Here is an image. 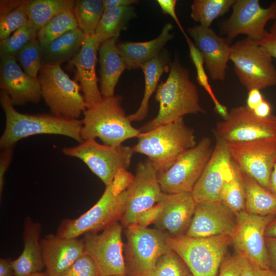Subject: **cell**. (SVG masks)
Listing matches in <instances>:
<instances>
[{
    "label": "cell",
    "mask_w": 276,
    "mask_h": 276,
    "mask_svg": "<svg viewBox=\"0 0 276 276\" xmlns=\"http://www.w3.org/2000/svg\"><path fill=\"white\" fill-rule=\"evenodd\" d=\"M155 99L159 103L158 113L139 129L141 132L172 123L186 114L205 112L196 86L190 79L189 72L177 55L169 64L166 80L158 85Z\"/></svg>",
    "instance_id": "1"
},
{
    "label": "cell",
    "mask_w": 276,
    "mask_h": 276,
    "mask_svg": "<svg viewBox=\"0 0 276 276\" xmlns=\"http://www.w3.org/2000/svg\"><path fill=\"white\" fill-rule=\"evenodd\" d=\"M133 176L127 170H121L106 186L98 201L78 218L62 220L56 235L62 238H78L86 234L103 231L121 220L126 205V189Z\"/></svg>",
    "instance_id": "2"
},
{
    "label": "cell",
    "mask_w": 276,
    "mask_h": 276,
    "mask_svg": "<svg viewBox=\"0 0 276 276\" xmlns=\"http://www.w3.org/2000/svg\"><path fill=\"white\" fill-rule=\"evenodd\" d=\"M0 103L5 116V127L0 138L1 149L13 148L21 139L37 134H57L79 142L83 140L82 120L70 119L53 114H30L20 112L14 107L8 95L1 91Z\"/></svg>",
    "instance_id": "3"
},
{
    "label": "cell",
    "mask_w": 276,
    "mask_h": 276,
    "mask_svg": "<svg viewBox=\"0 0 276 276\" xmlns=\"http://www.w3.org/2000/svg\"><path fill=\"white\" fill-rule=\"evenodd\" d=\"M137 139L134 152L146 155L158 172L167 170L182 153L197 144L193 130L186 125L183 118L140 132Z\"/></svg>",
    "instance_id": "4"
},
{
    "label": "cell",
    "mask_w": 276,
    "mask_h": 276,
    "mask_svg": "<svg viewBox=\"0 0 276 276\" xmlns=\"http://www.w3.org/2000/svg\"><path fill=\"white\" fill-rule=\"evenodd\" d=\"M122 97H103L83 112L81 132L83 140L98 138L106 145L117 147L126 140L137 137L134 128L121 106Z\"/></svg>",
    "instance_id": "5"
},
{
    "label": "cell",
    "mask_w": 276,
    "mask_h": 276,
    "mask_svg": "<svg viewBox=\"0 0 276 276\" xmlns=\"http://www.w3.org/2000/svg\"><path fill=\"white\" fill-rule=\"evenodd\" d=\"M37 78L41 97L52 114L78 119L87 109L81 86L69 77L60 64L42 63Z\"/></svg>",
    "instance_id": "6"
},
{
    "label": "cell",
    "mask_w": 276,
    "mask_h": 276,
    "mask_svg": "<svg viewBox=\"0 0 276 276\" xmlns=\"http://www.w3.org/2000/svg\"><path fill=\"white\" fill-rule=\"evenodd\" d=\"M167 241L193 276H217L232 242L231 238L226 236L196 238L185 235L169 236Z\"/></svg>",
    "instance_id": "7"
},
{
    "label": "cell",
    "mask_w": 276,
    "mask_h": 276,
    "mask_svg": "<svg viewBox=\"0 0 276 276\" xmlns=\"http://www.w3.org/2000/svg\"><path fill=\"white\" fill-rule=\"evenodd\" d=\"M230 60L240 82L248 91L276 85V68L272 57L263 47L248 37L231 45Z\"/></svg>",
    "instance_id": "8"
},
{
    "label": "cell",
    "mask_w": 276,
    "mask_h": 276,
    "mask_svg": "<svg viewBox=\"0 0 276 276\" xmlns=\"http://www.w3.org/2000/svg\"><path fill=\"white\" fill-rule=\"evenodd\" d=\"M125 262L126 274L145 276L163 255L171 250L167 244L169 236L157 228L136 224L126 227Z\"/></svg>",
    "instance_id": "9"
},
{
    "label": "cell",
    "mask_w": 276,
    "mask_h": 276,
    "mask_svg": "<svg viewBox=\"0 0 276 276\" xmlns=\"http://www.w3.org/2000/svg\"><path fill=\"white\" fill-rule=\"evenodd\" d=\"M62 152L66 156L83 161L105 186L121 170H127L134 153L132 147L101 144L95 139L83 140L77 146L64 147Z\"/></svg>",
    "instance_id": "10"
},
{
    "label": "cell",
    "mask_w": 276,
    "mask_h": 276,
    "mask_svg": "<svg viewBox=\"0 0 276 276\" xmlns=\"http://www.w3.org/2000/svg\"><path fill=\"white\" fill-rule=\"evenodd\" d=\"M213 150L210 137H203L195 146L182 153L169 169L158 172L162 192L166 194L191 192Z\"/></svg>",
    "instance_id": "11"
},
{
    "label": "cell",
    "mask_w": 276,
    "mask_h": 276,
    "mask_svg": "<svg viewBox=\"0 0 276 276\" xmlns=\"http://www.w3.org/2000/svg\"><path fill=\"white\" fill-rule=\"evenodd\" d=\"M214 134L227 143L276 139V116L261 118L246 105L233 107L226 118L217 123Z\"/></svg>",
    "instance_id": "12"
},
{
    "label": "cell",
    "mask_w": 276,
    "mask_h": 276,
    "mask_svg": "<svg viewBox=\"0 0 276 276\" xmlns=\"http://www.w3.org/2000/svg\"><path fill=\"white\" fill-rule=\"evenodd\" d=\"M122 229V225L117 222L105 228L100 234L83 235L85 252L94 260L100 276L126 274Z\"/></svg>",
    "instance_id": "13"
},
{
    "label": "cell",
    "mask_w": 276,
    "mask_h": 276,
    "mask_svg": "<svg viewBox=\"0 0 276 276\" xmlns=\"http://www.w3.org/2000/svg\"><path fill=\"white\" fill-rule=\"evenodd\" d=\"M232 8L231 15L220 29V33L230 41L241 34L255 42L261 41L266 32V25L276 17V1L263 8L258 0H236Z\"/></svg>",
    "instance_id": "14"
},
{
    "label": "cell",
    "mask_w": 276,
    "mask_h": 276,
    "mask_svg": "<svg viewBox=\"0 0 276 276\" xmlns=\"http://www.w3.org/2000/svg\"><path fill=\"white\" fill-rule=\"evenodd\" d=\"M216 139L212 155L191 192L196 203H221L222 190L233 177V162L228 145Z\"/></svg>",
    "instance_id": "15"
},
{
    "label": "cell",
    "mask_w": 276,
    "mask_h": 276,
    "mask_svg": "<svg viewBox=\"0 0 276 276\" xmlns=\"http://www.w3.org/2000/svg\"><path fill=\"white\" fill-rule=\"evenodd\" d=\"M236 216V225L231 238L238 254L264 269H270L265 233L275 216L250 215L245 211Z\"/></svg>",
    "instance_id": "16"
},
{
    "label": "cell",
    "mask_w": 276,
    "mask_h": 276,
    "mask_svg": "<svg viewBox=\"0 0 276 276\" xmlns=\"http://www.w3.org/2000/svg\"><path fill=\"white\" fill-rule=\"evenodd\" d=\"M227 144L232 159L241 171L268 189L276 159V139Z\"/></svg>",
    "instance_id": "17"
},
{
    "label": "cell",
    "mask_w": 276,
    "mask_h": 276,
    "mask_svg": "<svg viewBox=\"0 0 276 276\" xmlns=\"http://www.w3.org/2000/svg\"><path fill=\"white\" fill-rule=\"evenodd\" d=\"M127 201L122 224L127 227L134 223L142 212L157 203L163 194L158 172L147 158L137 165L133 178L126 189Z\"/></svg>",
    "instance_id": "18"
},
{
    "label": "cell",
    "mask_w": 276,
    "mask_h": 276,
    "mask_svg": "<svg viewBox=\"0 0 276 276\" xmlns=\"http://www.w3.org/2000/svg\"><path fill=\"white\" fill-rule=\"evenodd\" d=\"M236 214L221 203H197L185 235L200 238L218 236L232 237L236 225Z\"/></svg>",
    "instance_id": "19"
},
{
    "label": "cell",
    "mask_w": 276,
    "mask_h": 276,
    "mask_svg": "<svg viewBox=\"0 0 276 276\" xmlns=\"http://www.w3.org/2000/svg\"><path fill=\"white\" fill-rule=\"evenodd\" d=\"M0 56L1 91L8 95L13 105L38 102L42 97L38 78L25 73L14 57Z\"/></svg>",
    "instance_id": "20"
},
{
    "label": "cell",
    "mask_w": 276,
    "mask_h": 276,
    "mask_svg": "<svg viewBox=\"0 0 276 276\" xmlns=\"http://www.w3.org/2000/svg\"><path fill=\"white\" fill-rule=\"evenodd\" d=\"M187 31L203 56L211 78L213 80H224L227 64L230 60L231 41L226 37L217 35L211 28L200 25L190 27Z\"/></svg>",
    "instance_id": "21"
},
{
    "label": "cell",
    "mask_w": 276,
    "mask_h": 276,
    "mask_svg": "<svg viewBox=\"0 0 276 276\" xmlns=\"http://www.w3.org/2000/svg\"><path fill=\"white\" fill-rule=\"evenodd\" d=\"M158 203L162 211L154 223L156 228L171 237L185 235L197 204L192 193H163Z\"/></svg>",
    "instance_id": "22"
},
{
    "label": "cell",
    "mask_w": 276,
    "mask_h": 276,
    "mask_svg": "<svg viewBox=\"0 0 276 276\" xmlns=\"http://www.w3.org/2000/svg\"><path fill=\"white\" fill-rule=\"evenodd\" d=\"M40 244L48 276H62L85 252L82 239L66 238L50 234L41 239Z\"/></svg>",
    "instance_id": "23"
},
{
    "label": "cell",
    "mask_w": 276,
    "mask_h": 276,
    "mask_svg": "<svg viewBox=\"0 0 276 276\" xmlns=\"http://www.w3.org/2000/svg\"><path fill=\"white\" fill-rule=\"evenodd\" d=\"M101 44L95 34L86 37L79 52L70 61V64L76 69L87 108L97 104L103 98L96 72L97 53Z\"/></svg>",
    "instance_id": "24"
},
{
    "label": "cell",
    "mask_w": 276,
    "mask_h": 276,
    "mask_svg": "<svg viewBox=\"0 0 276 276\" xmlns=\"http://www.w3.org/2000/svg\"><path fill=\"white\" fill-rule=\"evenodd\" d=\"M41 224L27 217L23 232L24 249L13 260L14 276H28L41 272L45 267L40 244Z\"/></svg>",
    "instance_id": "25"
},
{
    "label": "cell",
    "mask_w": 276,
    "mask_h": 276,
    "mask_svg": "<svg viewBox=\"0 0 276 276\" xmlns=\"http://www.w3.org/2000/svg\"><path fill=\"white\" fill-rule=\"evenodd\" d=\"M173 26L166 24L156 38L145 42H125L118 44L119 52L123 59L126 69L141 68L145 63L154 58L162 51L164 47L174 37L171 33Z\"/></svg>",
    "instance_id": "26"
},
{
    "label": "cell",
    "mask_w": 276,
    "mask_h": 276,
    "mask_svg": "<svg viewBox=\"0 0 276 276\" xmlns=\"http://www.w3.org/2000/svg\"><path fill=\"white\" fill-rule=\"evenodd\" d=\"M116 38L101 43L99 50L100 91L103 97L114 96L116 86L124 71L126 64L116 44Z\"/></svg>",
    "instance_id": "27"
},
{
    "label": "cell",
    "mask_w": 276,
    "mask_h": 276,
    "mask_svg": "<svg viewBox=\"0 0 276 276\" xmlns=\"http://www.w3.org/2000/svg\"><path fill=\"white\" fill-rule=\"evenodd\" d=\"M169 55L167 51H163L154 58L143 64V70L145 78V90L143 98L138 109L127 116L131 122H139L144 120L148 112L149 100L158 86V81L165 72L169 71Z\"/></svg>",
    "instance_id": "28"
},
{
    "label": "cell",
    "mask_w": 276,
    "mask_h": 276,
    "mask_svg": "<svg viewBox=\"0 0 276 276\" xmlns=\"http://www.w3.org/2000/svg\"><path fill=\"white\" fill-rule=\"evenodd\" d=\"M86 36L78 28L41 48L42 63L61 64L71 60L81 49Z\"/></svg>",
    "instance_id": "29"
},
{
    "label": "cell",
    "mask_w": 276,
    "mask_h": 276,
    "mask_svg": "<svg viewBox=\"0 0 276 276\" xmlns=\"http://www.w3.org/2000/svg\"><path fill=\"white\" fill-rule=\"evenodd\" d=\"M242 173L246 213L262 216H275L276 196L252 177L243 172Z\"/></svg>",
    "instance_id": "30"
},
{
    "label": "cell",
    "mask_w": 276,
    "mask_h": 276,
    "mask_svg": "<svg viewBox=\"0 0 276 276\" xmlns=\"http://www.w3.org/2000/svg\"><path fill=\"white\" fill-rule=\"evenodd\" d=\"M136 17L132 6L119 7L103 12L95 31L101 43L117 39L122 31L127 29L129 21Z\"/></svg>",
    "instance_id": "31"
},
{
    "label": "cell",
    "mask_w": 276,
    "mask_h": 276,
    "mask_svg": "<svg viewBox=\"0 0 276 276\" xmlns=\"http://www.w3.org/2000/svg\"><path fill=\"white\" fill-rule=\"evenodd\" d=\"M75 1L27 0L28 20L39 31L56 15L66 10H73Z\"/></svg>",
    "instance_id": "32"
},
{
    "label": "cell",
    "mask_w": 276,
    "mask_h": 276,
    "mask_svg": "<svg viewBox=\"0 0 276 276\" xmlns=\"http://www.w3.org/2000/svg\"><path fill=\"white\" fill-rule=\"evenodd\" d=\"M0 40L8 38L12 33L28 20L26 1H0Z\"/></svg>",
    "instance_id": "33"
},
{
    "label": "cell",
    "mask_w": 276,
    "mask_h": 276,
    "mask_svg": "<svg viewBox=\"0 0 276 276\" xmlns=\"http://www.w3.org/2000/svg\"><path fill=\"white\" fill-rule=\"evenodd\" d=\"M102 0H77L75 1L73 12L78 28L86 37L95 34L99 22L103 13Z\"/></svg>",
    "instance_id": "34"
},
{
    "label": "cell",
    "mask_w": 276,
    "mask_h": 276,
    "mask_svg": "<svg viewBox=\"0 0 276 276\" xmlns=\"http://www.w3.org/2000/svg\"><path fill=\"white\" fill-rule=\"evenodd\" d=\"M236 0H194L191 5V17L200 25L210 28L213 21L225 14Z\"/></svg>",
    "instance_id": "35"
},
{
    "label": "cell",
    "mask_w": 276,
    "mask_h": 276,
    "mask_svg": "<svg viewBox=\"0 0 276 276\" xmlns=\"http://www.w3.org/2000/svg\"><path fill=\"white\" fill-rule=\"evenodd\" d=\"M78 28L73 10L59 13L50 19L37 33V39L41 47L67 33Z\"/></svg>",
    "instance_id": "36"
},
{
    "label": "cell",
    "mask_w": 276,
    "mask_h": 276,
    "mask_svg": "<svg viewBox=\"0 0 276 276\" xmlns=\"http://www.w3.org/2000/svg\"><path fill=\"white\" fill-rule=\"evenodd\" d=\"M233 178L224 187L220 196V202L236 215L245 211V188L241 170L233 161Z\"/></svg>",
    "instance_id": "37"
},
{
    "label": "cell",
    "mask_w": 276,
    "mask_h": 276,
    "mask_svg": "<svg viewBox=\"0 0 276 276\" xmlns=\"http://www.w3.org/2000/svg\"><path fill=\"white\" fill-rule=\"evenodd\" d=\"M186 41L189 48V54L191 61L193 63L196 71V79L200 85L203 87L210 95L213 101L216 112L218 113L223 119H225L228 116L229 111L227 107L220 103L215 95L212 88L210 85L208 76L205 71L204 61L203 56L188 36L186 37Z\"/></svg>",
    "instance_id": "38"
},
{
    "label": "cell",
    "mask_w": 276,
    "mask_h": 276,
    "mask_svg": "<svg viewBox=\"0 0 276 276\" xmlns=\"http://www.w3.org/2000/svg\"><path fill=\"white\" fill-rule=\"evenodd\" d=\"M15 58L25 73L31 77L37 78L42 65L41 47L37 38L28 42Z\"/></svg>",
    "instance_id": "39"
},
{
    "label": "cell",
    "mask_w": 276,
    "mask_h": 276,
    "mask_svg": "<svg viewBox=\"0 0 276 276\" xmlns=\"http://www.w3.org/2000/svg\"><path fill=\"white\" fill-rule=\"evenodd\" d=\"M38 30L29 21L6 39L0 41V55L15 57L28 42L37 38Z\"/></svg>",
    "instance_id": "40"
},
{
    "label": "cell",
    "mask_w": 276,
    "mask_h": 276,
    "mask_svg": "<svg viewBox=\"0 0 276 276\" xmlns=\"http://www.w3.org/2000/svg\"><path fill=\"white\" fill-rule=\"evenodd\" d=\"M190 271L180 257L172 250L163 255L145 276H188Z\"/></svg>",
    "instance_id": "41"
},
{
    "label": "cell",
    "mask_w": 276,
    "mask_h": 276,
    "mask_svg": "<svg viewBox=\"0 0 276 276\" xmlns=\"http://www.w3.org/2000/svg\"><path fill=\"white\" fill-rule=\"evenodd\" d=\"M62 276H100L96 263L84 253L72 265Z\"/></svg>",
    "instance_id": "42"
},
{
    "label": "cell",
    "mask_w": 276,
    "mask_h": 276,
    "mask_svg": "<svg viewBox=\"0 0 276 276\" xmlns=\"http://www.w3.org/2000/svg\"><path fill=\"white\" fill-rule=\"evenodd\" d=\"M245 258L237 254L226 256L223 261L218 276H240Z\"/></svg>",
    "instance_id": "43"
},
{
    "label": "cell",
    "mask_w": 276,
    "mask_h": 276,
    "mask_svg": "<svg viewBox=\"0 0 276 276\" xmlns=\"http://www.w3.org/2000/svg\"><path fill=\"white\" fill-rule=\"evenodd\" d=\"M162 211V206L157 203L153 206L140 213L136 217L134 224L143 227H147L155 222Z\"/></svg>",
    "instance_id": "44"
},
{
    "label": "cell",
    "mask_w": 276,
    "mask_h": 276,
    "mask_svg": "<svg viewBox=\"0 0 276 276\" xmlns=\"http://www.w3.org/2000/svg\"><path fill=\"white\" fill-rule=\"evenodd\" d=\"M13 148L2 149L0 154V197L1 200L3 191L5 175L12 159Z\"/></svg>",
    "instance_id": "45"
},
{
    "label": "cell",
    "mask_w": 276,
    "mask_h": 276,
    "mask_svg": "<svg viewBox=\"0 0 276 276\" xmlns=\"http://www.w3.org/2000/svg\"><path fill=\"white\" fill-rule=\"evenodd\" d=\"M157 4L160 7L162 12L164 14L170 15L175 21L185 37L188 36L184 31L180 22L178 18L176 11L175 7L177 3L176 0H157Z\"/></svg>",
    "instance_id": "46"
},
{
    "label": "cell",
    "mask_w": 276,
    "mask_h": 276,
    "mask_svg": "<svg viewBox=\"0 0 276 276\" xmlns=\"http://www.w3.org/2000/svg\"><path fill=\"white\" fill-rule=\"evenodd\" d=\"M240 276H267V270L245 258Z\"/></svg>",
    "instance_id": "47"
},
{
    "label": "cell",
    "mask_w": 276,
    "mask_h": 276,
    "mask_svg": "<svg viewBox=\"0 0 276 276\" xmlns=\"http://www.w3.org/2000/svg\"><path fill=\"white\" fill-rule=\"evenodd\" d=\"M270 270L276 273V238L265 237Z\"/></svg>",
    "instance_id": "48"
},
{
    "label": "cell",
    "mask_w": 276,
    "mask_h": 276,
    "mask_svg": "<svg viewBox=\"0 0 276 276\" xmlns=\"http://www.w3.org/2000/svg\"><path fill=\"white\" fill-rule=\"evenodd\" d=\"M256 42L263 47L272 57L276 58V36L266 31L264 38Z\"/></svg>",
    "instance_id": "49"
},
{
    "label": "cell",
    "mask_w": 276,
    "mask_h": 276,
    "mask_svg": "<svg viewBox=\"0 0 276 276\" xmlns=\"http://www.w3.org/2000/svg\"><path fill=\"white\" fill-rule=\"evenodd\" d=\"M264 99L260 90L251 89L248 90L246 106L252 111Z\"/></svg>",
    "instance_id": "50"
},
{
    "label": "cell",
    "mask_w": 276,
    "mask_h": 276,
    "mask_svg": "<svg viewBox=\"0 0 276 276\" xmlns=\"http://www.w3.org/2000/svg\"><path fill=\"white\" fill-rule=\"evenodd\" d=\"M137 3L138 1L136 0H103V10L105 11L119 7L130 6Z\"/></svg>",
    "instance_id": "51"
},
{
    "label": "cell",
    "mask_w": 276,
    "mask_h": 276,
    "mask_svg": "<svg viewBox=\"0 0 276 276\" xmlns=\"http://www.w3.org/2000/svg\"><path fill=\"white\" fill-rule=\"evenodd\" d=\"M271 107L268 101L264 99L252 110L254 114L258 117L265 118L269 116L271 113Z\"/></svg>",
    "instance_id": "52"
},
{
    "label": "cell",
    "mask_w": 276,
    "mask_h": 276,
    "mask_svg": "<svg viewBox=\"0 0 276 276\" xmlns=\"http://www.w3.org/2000/svg\"><path fill=\"white\" fill-rule=\"evenodd\" d=\"M12 261L10 258L0 259V276H14Z\"/></svg>",
    "instance_id": "53"
},
{
    "label": "cell",
    "mask_w": 276,
    "mask_h": 276,
    "mask_svg": "<svg viewBox=\"0 0 276 276\" xmlns=\"http://www.w3.org/2000/svg\"><path fill=\"white\" fill-rule=\"evenodd\" d=\"M268 190L276 196V159L270 174Z\"/></svg>",
    "instance_id": "54"
},
{
    "label": "cell",
    "mask_w": 276,
    "mask_h": 276,
    "mask_svg": "<svg viewBox=\"0 0 276 276\" xmlns=\"http://www.w3.org/2000/svg\"><path fill=\"white\" fill-rule=\"evenodd\" d=\"M266 238H276V219L273 220L267 226L265 233Z\"/></svg>",
    "instance_id": "55"
},
{
    "label": "cell",
    "mask_w": 276,
    "mask_h": 276,
    "mask_svg": "<svg viewBox=\"0 0 276 276\" xmlns=\"http://www.w3.org/2000/svg\"><path fill=\"white\" fill-rule=\"evenodd\" d=\"M269 33L272 35L276 36V17L274 19V22L270 28Z\"/></svg>",
    "instance_id": "56"
},
{
    "label": "cell",
    "mask_w": 276,
    "mask_h": 276,
    "mask_svg": "<svg viewBox=\"0 0 276 276\" xmlns=\"http://www.w3.org/2000/svg\"><path fill=\"white\" fill-rule=\"evenodd\" d=\"M28 276H48V275L45 271L44 272L41 271V272L35 273Z\"/></svg>",
    "instance_id": "57"
},
{
    "label": "cell",
    "mask_w": 276,
    "mask_h": 276,
    "mask_svg": "<svg viewBox=\"0 0 276 276\" xmlns=\"http://www.w3.org/2000/svg\"><path fill=\"white\" fill-rule=\"evenodd\" d=\"M267 276H276V273L272 271L271 270H267Z\"/></svg>",
    "instance_id": "58"
},
{
    "label": "cell",
    "mask_w": 276,
    "mask_h": 276,
    "mask_svg": "<svg viewBox=\"0 0 276 276\" xmlns=\"http://www.w3.org/2000/svg\"><path fill=\"white\" fill-rule=\"evenodd\" d=\"M115 276H129L127 274H123V275H115Z\"/></svg>",
    "instance_id": "59"
},
{
    "label": "cell",
    "mask_w": 276,
    "mask_h": 276,
    "mask_svg": "<svg viewBox=\"0 0 276 276\" xmlns=\"http://www.w3.org/2000/svg\"><path fill=\"white\" fill-rule=\"evenodd\" d=\"M188 276H193L192 274L190 273Z\"/></svg>",
    "instance_id": "60"
}]
</instances>
